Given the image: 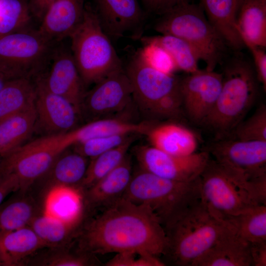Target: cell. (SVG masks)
<instances>
[{
	"mask_svg": "<svg viewBox=\"0 0 266 266\" xmlns=\"http://www.w3.org/2000/svg\"><path fill=\"white\" fill-rule=\"evenodd\" d=\"M144 43H154L165 49L171 56L177 70L187 73L194 72L200 68V59L195 50L183 39L169 34H162L145 37Z\"/></svg>",
	"mask_w": 266,
	"mask_h": 266,
	"instance_id": "31",
	"label": "cell"
},
{
	"mask_svg": "<svg viewBox=\"0 0 266 266\" xmlns=\"http://www.w3.org/2000/svg\"><path fill=\"white\" fill-rule=\"evenodd\" d=\"M46 247L29 226L0 236V266H21L30 257Z\"/></svg>",
	"mask_w": 266,
	"mask_h": 266,
	"instance_id": "22",
	"label": "cell"
},
{
	"mask_svg": "<svg viewBox=\"0 0 266 266\" xmlns=\"http://www.w3.org/2000/svg\"><path fill=\"white\" fill-rule=\"evenodd\" d=\"M95 1V12L110 39H117L128 34H140L145 16L137 0Z\"/></svg>",
	"mask_w": 266,
	"mask_h": 266,
	"instance_id": "17",
	"label": "cell"
},
{
	"mask_svg": "<svg viewBox=\"0 0 266 266\" xmlns=\"http://www.w3.org/2000/svg\"><path fill=\"white\" fill-rule=\"evenodd\" d=\"M251 266H266V242L249 243Z\"/></svg>",
	"mask_w": 266,
	"mask_h": 266,
	"instance_id": "43",
	"label": "cell"
},
{
	"mask_svg": "<svg viewBox=\"0 0 266 266\" xmlns=\"http://www.w3.org/2000/svg\"><path fill=\"white\" fill-rule=\"evenodd\" d=\"M138 53L146 64L158 71L173 74L177 70L169 54L157 44L144 43V47Z\"/></svg>",
	"mask_w": 266,
	"mask_h": 266,
	"instance_id": "38",
	"label": "cell"
},
{
	"mask_svg": "<svg viewBox=\"0 0 266 266\" xmlns=\"http://www.w3.org/2000/svg\"><path fill=\"white\" fill-rule=\"evenodd\" d=\"M85 6L83 0H55L41 20L37 30L52 44L63 41L81 22Z\"/></svg>",
	"mask_w": 266,
	"mask_h": 266,
	"instance_id": "18",
	"label": "cell"
},
{
	"mask_svg": "<svg viewBox=\"0 0 266 266\" xmlns=\"http://www.w3.org/2000/svg\"><path fill=\"white\" fill-rule=\"evenodd\" d=\"M35 101L23 110L0 121V156L23 145L35 127Z\"/></svg>",
	"mask_w": 266,
	"mask_h": 266,
	"instance_id": "26",
	"label": "cell"
},
{
	"mask_svg": "<svg viewBox=\"0 0 266 266\" xmlns=\"http://www.w3.org/2000/svg\"><path fill=\"white\" fill-rule=\"evenodd\" d=\"M55 0H29L28 3L31 13L40 21Z\"/></svg>",
	"mask_w": 266,
	"mask_h": 266,
	"instance_id": "44",
	"label": "cell"
},
{
	"mask_svg": "<svg viewBox=\"0 0 266 266\" xmlns=\"http://www.w3.org/2000/svg\"><path fill=\"white\" fill-rule=\"evenodd\" d=\"M31 13L22 0H0V36L27 30Z\"/></svg>",
	"mask_w": 266,
	"mask_h": 266,
	"instance_id": "34",
	"label": "cell"
},
{
	"mask_svg": "<svg viewBox=\"0 0 266 266\" xmlns=\"http://www.w3.org/2000/svg\"><path fill=\"white\" fill-rule=\"evenodd\" d=\"M151 145L170 155L185 156L196 152L195 133L179 124L166 123L152 127L147 133Z\"/></svg>",
	"mask_w": 266,
	"mask_h": 266,
	"instance_id": "24",
	"label": "cell"
},
{
	"mask_svg": "<svg viewBox=\"0 0 266 266\" xmlns=\"http://www.w3.org/2000/svg\"><path fill=\"white\" fill-rule=\"evenodd\" d=\"M132 135L115 134L93 138L75 145L74 151L91 159L120 145Z\"/></svg>",
	"mask_w": 266,
	"mask_h": 266,
	"instance_id": "36",
	"label": "cell"
},
{
	"mask_svg": "<svg viewBox=\"0 0 266 266\" xmlns=\"http://www.w3.org/2000/svg\"><path fill=\"white\" fill-rule=\"evenodd\" d=\"M29 226L46 247H59L68 240L73 228L45 214L35 215Z\"/></svg>",
	"mask_w": 266,
	"mask_h": 266,
	"instance_id": "33",
	"label": "cell"
},
{
	"mask_svg": "<svg viewBox=\"0 0 266 266\" xmlns=\"http://www.w3.org/2000/svg\"><path fill=\"white\" fill-rule=\"evenodd\" d=\"M78 252L74 254L65 250H53L45 254L36 264L45 266H86L97 264L95 255Z\"/></svg>",
	"mask_w": 266,
	"mask_h": 266,
	"instance_id": "37",
	"label": "cell"
},
{
	"mask_svg": "<svg viewBox=\"0 0 266 266\" xmlns=\"http://www.w3.org/2000/svg\"><path fill=\"white\" fill-rule=\"evenodd\" d=\"M222 74L217 100L201 124L212 131L217 139L229 137L252 107L258 92L259 81L254 67L243 59L231 61Z\"/></svg>",
	"mask_w": 266,
	"mask_h": 266,
	"instance_id": "3",
	"label": "cell"
},
{
	"mask_svg": "<svg viewBox=\"0 0 266 266\" xmlns=\"http://www.w3.org/2000/svg\"><path fill=\"white\" fill-rule=\"evenodd\" d=\"M84 207L83 192L79 187L56 185L47 191L43 214L75 228L82 220Z\"/></svg>",
	"mask_w": 266,
	"mask_h": 266,
	"instance_id": "20",
	"label": "cell"
},
{
	"mask_svg": "<svg viewBox=\"0 0 266 266\" xmlns=\"http://www.w3.org/2000/svg\"><path fill=\"white\" fill-rule=\"evenodd\" d=\"M134 135H131L120 145L91 159L79 186L83 191L108 174L123 161L134 141Z\"/></svg>",
	"mask_w": 266,
	"mask_h": 266,
	"instance_id": "30",
	"label": "cell"
},
{
	"mask_svg": "<svg viewBox=\"0 0 266 266\" xmlns=\"http://www.w3.org/2000/svg\"><path fill=\"white\" fill-rule=\"evenodd\" d=\"M125 72L134 104L144 118L158 121L182 117L180 79L150 67L139 53L130 61Z\"/></svg>",
	"mask_w": 266,
	"mask_h": 266,
	"instance_id": "4",
	"label": "cell"
},
{
	"mask_svg": "<svg viewBox=\"0 0 266 266\" xmlns=\"http://www.w3.org/2000/svg\"><path fill=\"white\" fill-rule=\"evenodd\" d=\"M228 138L245 141H266V106H260L247 120L241 121Z\"/></svg>",
	"mask_w": 266,
	"mask_h": 266,
	"instance_id": "35",
	"label": "cell"
},
{
	"mask_svg": "<svg viewBox=\"0 0 266 266\" xmlns=\"http://www.w3.org/2000/svg\"><path fill=\"white\" fill-rule=\"evenodd\" d=\"M190 266H251L249 243L232 227Z\"/></svg>",
	"mask_w": 266,
	"mask_h": 266,
	"instance_id": "19",
	"label": "cell"
},
{
	"mask_svg": "<svg viewBox=\"0 0 266 266\" xmlns=\"http://www.w3.org/2000/svg\"><path fill=\"white\" fill-rule=\"evenodd\" d=\"M9 80L3 75L0 73V91L6 84V83Z\"/></svg>",
	"mask_w": 266,
	"mask_h": 266,
	"instance_id": "45",
	"label": "cell"
},
{
	"mask_svg": "<svg viewBox=\"0 0 266 266\" xmlns=\"http://www.w3.org/2000/svg\"><path fill=\"white\" fill-rule=\"evenodd\" d=\"M132 104L134 103L131 83L122 67L99 81L86 93L80 113H83L90 121L116 118Z\"/></svg>",
	"mask_w": 266,
	"mask_h": 266,
	"instance_id": "10",
	"label": "cell"
},
{
	"mask_svg": "<svg viewBox=\"0 0 266 266\" xmlns=\"http://www.w3.org/2000/svg\"><path fill=\"white\" fill-rule=\"evenodd\" d=\"M201 201L220 219L266 204L265 186L234 176L210 160L200 176Z\"/></svg>",
	"mask_w": 266,
	"mask_h": 266,
	"instance_id": "5",
	"label": "cell"
},
{
	"mask_svg": "<svg viewBox=\"0 0 266 266\" xmlns=\"http://www.w3.org/2000/svg\"><path fill=\"white\" fill-rule=\"evenodd\" d=\"M148 11L163 15L187 0H140Z\"/></svg>",
	"mask_w": 266,
	"mask_h": 266,
	"instance_id": "41",
	"label": "cell"
},
{
	"mask_svg": "<svg viewBox=\"0 0 266 266\" xmlns=\"http://www.w3.org/2000/svg\"><path fill=\"white\" fill-rule=\"evenodd\" d=\"M89 163L88 158L75 151L70 152L66 150L43 176L47 177L48 188L56 185L79 187Z\"/></svg>",
	"mask_w": 266,
	"mask_h": 266,
	"instance_id": "27",
	"label": "cell"
},
{
	"mask_svg": "<svg viewBox=\"0 0 266 266\" xmlns=\"http://www.w3.org/2000/svg\"><path fill=\"white\" fill-rule=\"evenodd\" d=\"M35 96V82L32 78L8 80L0 91V121L34 103Z\"/></svg>",
	"mask_w": 266,
	"mask_h": 266,
	"instance_id": "28",
	"label": "cell"
},
{
	"mask_svg": "<svg viewBox=\"0 0 266 266\" xmlns=\"http://www.w3.org/2000/svg\"><path fill=\"white\" fill-rule=\"evenodd\" d=\"M162 16L155 25V31L187 42L205 63V69L214 70L226 43L208 21L202 7L186 1Z\"/></svg>",
	"mask_w": 266,
	"mask_h": 266,
	"instance_id": "8",
	"label": "cell"
},
{
	"mask_svg": "<svg viewBox=\"0 0 266 266\" xmlns=\"http://www.w3.org/2000/svg\"><path fill=\"white\" fill-rule=\"evenodd\" d=\"M2 159V157L0 156V165H1V163Z\"/></svg>",
	"mask_w": 266,
	"mask_h": 266,
	"instance_id": "46",
	"label": "cell"
},
{
	"mask_svg": "<svg viewBox=\"0 0 266 266\" xmlns=\"http://www.w3.org/2000/svg\"><path fill=\"white\" fill-rule=\"evenodd\" d=\"M240 0H201L205 16L226 44L235 49L243 45L236 27Z\"/></svg>",
	"mask_w": 266,
	"mask_h": 266,
	"instance_id": "23",
	"label": "cell"
},
{
	"mask_svg": "<svg viewBox=\"0 0 266 266\" xmlns=\"http://www.w3.org/2000/svg\"><path fill=\"white\" fill-rule=\"evenodd\" d=\"M223 221L229 224L236 234L247 242H266V204L255 205Z\"/></svg>",
	"mask_w": 266,
	"mask_h": 266,
	"instance_id": "29",
	"label": "cell"
},
{
	"mask_svg": "<svg viewBox=\"0 0 266 266\" xmlns=\"http://www.w3.org/2000/svg\"><path fill=\"white\" fill-rule=\"evenodd\" d=\"M230 227L211 213L201 200L166 232L168 242L163 256L176 266H190Z\"/></svg>",
	"mask_w": 266,
	"mask_h": 266,
	"instance_id": "6",
	"label": "cell"
},
{
	"mask_svg": "<svg viewBox=\"0 0 266 266\" xmlns=\"http://www.w3.org/2000/svg\"><path fill=\"white\" fill-rule=\"evenodd\" d=\"M62 42L54 45L49 60L51 62L50 71L42 77L50 91L67 100L80 113V106L86 93L85 85L70 48L68 49Z\"/></svg>",
	"mask_w": 266,
	"mask_h": 266,
	"instance_id": "16",
	"label": "cell"
},
{
	"mask_svg": "<svg viewBox=\"0 0 266 266\" xmlns=\"http://www.w3.org/2000/svg\"><path fill=\"white\" fill-rule=\"evenodd\" d=\"M252 55L254 70L259 82L266 90V53L263 48L257 46L247 40H242Z\"/></svg>",
	"mask_w": 266,
	"mask_h": 266,
	"instance_id": "40",
	"label": "cell"
},
{
	"mask_svg": "<svg viewBox=\"0 0 266 266\" xmlns=\"http://www.w3.org/2000/svg\"><path fill=\"white\" fill-rule=\"evenodd\" d=\"M131 157L127 154L113 170L83 191L84 203L89 207L107 206L121 198L132 177Z\"/></svg>",
	"mask_w": 266,
	"mask_h": 266,
	"instance_id": "21",
	"label": "cell"
},
{
	"mask_svg": "<svg viewBox=\"0 0 266 266\" xmlns=\"http://www.w3.org/2000/svg\"><path fill=\"white\" fill-rule=\"evenodd\" d=\"M236 27L242 40L266 47V0H240Z\"/></svg>",
	"mask_w": 266,
	"mask_h": 266,
	"instance_id": "25",
	"label": "cell"
},
{
	"mask_svg": "<svg viewBox=\"0 0 266 266\" xmlns=\"http://www.w3.org/2000/svg\"><path fill=\"white\" fill-rule=\"evenodd\" d=\"M122 198L148 206L166 233L201 200L200 178L182 182L162 178L140 169L133 174Z\"/></svg>",
	"mask_w": 266,
	"mask_h": 266,
	"instance_id": "2",
	"label": "cell"
},
{
	"mask_svg": "<svg viewBox=\"0 0 266 266\" xmlns=\"http://www.w3.org/2000/svg\"><path fill=\"white\" fill-rule=\"evenodd\" d=\"M135 155L142 169L162 178L182 182L200 177L210 160L207 151L175 156L152 145L138 147Z\"/></svg>",
	"mask_w": 266,
	"mask_h": 266,
	"instance_id": "12",
	"label": "cell"
},
{
	"mask_svg": "<svg viewBox=\"0 0 266 266\" xmlns=\"http://www.w3.org/2000/svg\"><path fill=\"white\" fill-rule=\"evenodd\" d=\"M207 151L229 172L250 180L266 177V141L217 139Z\"/></svg>",
	"mask_w": 266,
	"mask_h": 266,
	"instance_id": "11",
	"label": "cell"
},
{
	"mask_svg": "<svg viewBox=\"0 0 266 266\" xmlns=\"http://www.w3.org/2000/svg\"><path fill=\"white\" fill-rule=\"evenodd\" d=\"M20 189L16 178L10 174L0 175V205L10 193Z\"/></svg>",
	"mask_w": 266,
	"mask_h": 266,
	"instance_id": "42",
	"label": "cell"
},
{
	"mask_svg": "<svg viewBox=\"0 0 266 266\" xmlns=\"http://www.w3.org/2000/svg\"><path fill=\"white\" fill-rule=\"evenodd\" d=\"M35 127L46 135L64 133L77 128L80 115L76 107L66 99L50 91L42 75L36 77Z\"/></svg>",
	"mask_w": 266,
	"mask_h": 266,
	"instance_id": "15",
	"label": "cell"
},
{
	"mask_svg": "<svg viewBox=\"0 0 266 266\" xmlns=\"http://www.w3.org/2000/svg\"><path fill=\"white\" fill-rule=\"evenodd\" d=\"M36 215L33 201L16 198L3 202L0 205V236L29 226Z\"/></svg>",
	"mask_w": 266,
	"mask_h": 266,
	"instance_id": "32",
	"label": "cell"
},
{
	"mask_svg": "<svg viewBox=\"0 0 266 266\" xmlns=\"http://www.w3.org/2000/svg\"><path fill=\"white\" fill-rule=\"evenodd\" d=\"M222 83V74L206 69L189 73L180 80L184 114L200 124L213 108Z\"/></svg>",
	"mask_w": 266,
	"mask_h": 266,
	"instance_id": "14",
	"label": "cell"
},
{
	"mask_svg": "<svg viewBox=\"0 0 266 266\" xmlns=\"http://www.w3.org/2000/svg\"><path fill=\"white\" fill-rule=\"evenodd\" d=\"M54 45L37 30L0 36V73L9 79L37 77L49 62Z\"/></svg>",
	"mask_w": 266,
	"mask_h": 266,
	"instance_id": "9",
	"label": "cell"
},
{
	"mask_svg": "<svg viewBox=\"0 0 266 266\" xmlns=\"http://www.w3.org/2000/svg\"><path fill=\"white\" fill-rule=\"evenodd\" d=\"M39 138L22 145L2 157L0 174H11L17 179L20 190L25 191L42 177L62 154Z\"/></svg>",
	"mask_w": 266,
	"mask_h": 266,
	"instance_id": "13",
	"label": "cell"
},
{
	"mask_svg": "<svg viewBox=\"0 0 266 266\" xmlns=\"http://www.w3.org/2000/svg\"><path fill=\"white\" fill-rule=\"evenodd\" d=\"M69 38L70 50L85 86L95 84L122 68L110 39L90 6H85L83 19Z\"/></svg>",
	"mask_w": 266,
	"mask_h": 266,
	"instance_id": "7",
	"label": "cell"
},
{
	"mask_svg": "<svg viewBox=\"0 0 266 266\" xmlns=\"http://www.w3.org/2000/svg\"><path fill=\"white\" fill-rule=\"evenodd\" d=\"M167 242L165 229L148 206L121 197L84 227L78 251L94 255L136 252L159 257Z\"/></svg>",
	"mask_w": 266,
	"mask_h": 266,
	"instance_id": "1",
	"label": "cell"
},
{
	"mask_svg": "<svg viewBox=\"0 0 266 266\" xmlns=\"http://www.w3.org/2000/svg\"><path fill=\"white\" fill-rule=\"evenodd\" d=\"M107 266H164L159 257L147 253L123 252L116 255L105 264Z\"/></svg>",
	"mask_w": 266,
	"mask_h": 266,
	"instance_id": "39",
	"label": "cell"
}]
</instances>
